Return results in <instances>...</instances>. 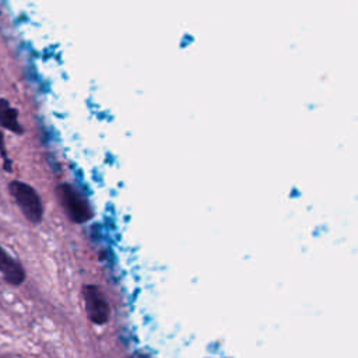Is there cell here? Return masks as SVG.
I'll return each instance as SVG.
<instances>
[{
  "label": "cell",
  "instance_id": "obj_6",
  "mask_svg": "<svg viewBox=\"0 0 358 358\" xmlns=\"http://www.w3.org/2000/svg\"><path fill=\"white\" fill-rule=\"evenodd\" d=\"M0 155H2V159H3V169L6 172L12 173L13 172V161L9 157V153H8V148L5 144V136L2 132H0Z\"/></svg>",
  "mask_w": 358,
  "mask_h": 358
},
{
  "label": "cell",
  "instance_id": "obj_2",
  "mask_svg": "<svg viewBox=\"0 0 358 358\" xmlns=\"http://www.w3.org/2000/svg\"><path fill=\"white\" fill-rule=\"evenodd\" d=\"M56 196L68 217L75 223H86L91 219V209L81 194L70 184H61L56 188Z\"/></svg>",
  "mask_w": 358,
  "mask_h": 358
},
{
  "label": "cell",
  "instance_id": "obj_5",
  "mask_svg": "<svg viewBox=\"0 0 358 358\" xmlns=\"http://www.w3.org/2000/svg\"><path fill=\"white\" fill-rule=\"evenodd\" d=\"M0 126L15 134L24 133V127L19 122V111L6 98H0Z\"/></svg>",
  "mask_w": 358,
  "mask_h": 358
},
{
  "label": "cell",
  "instance_id": "obj_3",
  "mask_svg": "<svg viewBox=\"0 0 358 358\" xmlns=\"http://www.w3.org/2000/svg\"><path fill=\"white\" fill-rule=\"evenodd\" d=\"M83 295L86 301V311L88 318L97 323L104 325L109 318V305L97 286L88 284L83 288Z\"/></svg>",
  "mask_w": 358,
  "mask_h": 358
},
{
  "label": "cell",
  "instance_id": "obj_4",
  "mask_svg": "<svg viewBox=\"0 0 358 358\" xmlns=\"http://www.w3.org/2000/svg\"><path fill=\"white\" fill-rule=\"evenodd\" d=\"M0 273H2L5 281L12 286H20L26 280L23 265L2 247H0Z\"/></svg>",
  "mask_w": 358,
  "mask_h": 358
},
{
  "label": "cell",
  "instance_id": "obj_1",
  "mask_svg": "<svg viewBox=\"0 0 358 358\" xmlns=\"http://www.w3.org/2000/svg\"><path fill=\"white\" fill-rule=\"evenodd\" d=\"M9 192L24 217L34 226L41 224L44 219V206L37 191L26 182L12 181L9 184Z\"/></svg>",
  "mask_w": 358,
  "mask_h": 358
}]
</instances>
